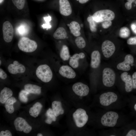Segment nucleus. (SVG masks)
<instances>
[{
  "label": "nucleus",
  "mask_w": 136,
  "mask_h": 136,
  "mask_svg": "<svg viewBox=\"0 0 136 136\" xmlns=\"http://www.w3.org/2000/svg\"><path fill=\"white\" fill-rule=\"evenodd\" d=\"M36 74L39 79L45 83L50 82L53 76L51 68L45 64L41 65L38 67L36 71Z\"/></svg>",
  "instance_id": "nucleus-1"
},
{
  "label": "nucleus",
  "mask_w": 136,
  "mask_h": 136,
  "mask_svg": "<svg viewBox=\"0 0 136 136\" xmlns=\"http://www.w3.org/2000/svg\"><path fill=\"white\" fill-rule=\"evenodd\" d=\"M18 45L20 50L26 52H33L37 47V44L35 41L26 37H22L19 40Z\"/></svg>",
  "instance_id": "nucleus-2"
},
{
  "label": "nucleus",
  "mask_w": 136,
  "mask_h": 136,
  "mask_svg": "<svg viewBox=\"0 0 136 136\" xmlns=\"http://www.w3.org/2000/svg\"><path fill=\"white\" fill-rule=\"evenodd\" d=\"M115 17V14L112 11L108 9L98 11L92 15L93 20L97 22H102L106 21H111Z\"/></svg>",
  "instance_id": "nucleus-3"
},
{
  "label": "nucleus",
  "mask_w": 136,
  "mask_h": 136,
  "mask_svg": "<svg viewBox=\"0 0 136 136\" xmlns=\"http://www.w3.org/2000/svg\"><path fill=\"white\" fill-rule=\"evenodd\" d=\"M73 116L76 125L79 128L84 126L87 122L88 119L86 111L82 108L77 109L73 113Z\"/></svg>",
  "instance_id": "nucleus-4"
},
{
  "label": "nucleus",
  "mask_w": 136,
  "mask_h": 136,
  "mask_svg": "<svg viewBox=\"0 0 136 136\" xmlns=\"http://www.w3.org/2000/svg\"><path fill=\"white\" fill-rule=\"evenodd\" d=\"M118 118V115L117 113L113 111H109L102 116L101 122L104 126L113 127L116 125Z\"/></svg>",
  "instance_id": "nucleus-5"
},
{
  "label": "nucleus",
  "mask_w": 136,
  "mask_h": 136,
  "mask_svg": "<svg viewBox=\"0 0 136 136\" xmlns=\"http://www.w3.org/2000/svg\"><path fill=\"white\" fill-rule=\"evenodd\" d=\"M103 82L104 85L107 87H111L114 84L116 75L114 71L111 69L106 67L103 72Z\"/></svg>",
  "instance_id": "nucleus-6"
},
{
  "label": "nucleus",
  "mask_w": 136,
  "mask_h": 136,
  "mask_svg": "<svg viewBox=\"0 0 136 136\" xmlns=\"http://www.w3.org/2000/svg\"><path fill=\"white\" fill-rule=\"evenodd\" d=\"M14 125L17 131H23L25 133H29L32 129V127L26 120L21 117H18L15 120Z\"/></svg>",
  "instance_id": "nucleus-7"
},
{
  "label": "nucleus",
  "mask_w": 136,
  "mask_h": 136,
  "mask_svg": "<svg viewBox=\"0 0 136 136\" xmlns=\"http://www.w3.org/2000/svg\"><path fill=\"white\" fill-rule=\"evenodd\" d=\"M2 30L5 41L7 43L11 42L14 35V29L12 24L9 21L5 22L3 24Z\"/></svg>",
  "instance_id": "nucleus-8"
},
{
  "label": "nucleus",
  "mask_w": 136,
  "mask_h": 136,
  "mask_svg": "<svg viewBox=\"0 0 136 136\" xmlns=\"http://www.w3.org/2000/svg\"><path fill=\"white\" fill-rule=\"evenodd\" d=\"M118 97L116 94L109 92L103 93L99 97L100 103L103 106H107L116 101Z\"/></svg>",
  "instance_id": "nucleus-9"
},
{
  "label": "nucleus",
  "mask_w": 136,
  "mask_h": 136,
  "mask_svg": "<svg viewBox=\"0 0 136 136\" xmlns=\"http://www.w3.org/2000/svg\"><path fill=\"white\" fill-rule=\"evenodd\" d=\"M72 89L74 92L77 95L84 96L89 93V89L86 85L81 82H77L72 86Z\"/></svg>",
  "instance_id": "nucleus-10"
},
{
  "label": "nucleus",
  "mask_w": 136,
  "mask_h": 136,
  "mask_svg": "<svg viewBox=\"0 0 136 136\" xmlns=\"http://www.w3.org/2000/svg\"><path fill=\"white\" fill-rule=\"evenodd\" d=\"M58 72L63 77L68 79H73L75 78L76 73L74 69L70 65H63L59 68Z\"/></svg>",
  "instance_id": "nucleus-11"
},
{
  "label": "nucleus",
  "mask_w": 136,
  "mask_h": 136,
  "mask_svg": "<svg viewBox=\"0 0 136 136\" xmlns=\"http://www.w3.org/2000/svg\"><path fill=\"white\" fill-rule=\"evenodd\" d=\"M101 50L104 56L108 58L111 56L114 53L115 47L111 41L107 40L104 41L101 45Z\"/></svg>",
  "instance_id": "nucleus-12"
},
{
  "label": "nucleus",
  "mask_w": 136,
  "mask_h": 136,
  "mask_svg": "<svg viewBox=\"0 0 136 136\" xmlns=\"http://www.w3.org/2000/svg\"><path fill=\"white\" fill-rule=\"evenodd\" d=\"M85 57V54L83 52L75 53L71 56L69 60V65L74 69H77L79 66L80 60Z\"/></svg>",
  "instance_id": "nucleus-13"
},
{
  "label": "nucleus",
  "mask_w": 136,
  "mask_h": 136,
  "mask_svg": "<svg viewBox=\"0 0 136 136\" xmlns=\"http://www.w3.org/2000/svg\"><path fill=\"white\" fill-rule=\"evenodd\" d=\"M8 70L10 73L16 74L24 73L25 71V68L23 65L15 60L13 61V63L8 65Z\"/></svg>",
  "instance_id": "nucleus-14"
},
{
  "label": "nucleus",
  "mask_w": 136,
  "mask_h": 136,
  "mask_svg": "<svg viewBox=\"0 0 136 136\" xmlns=\"http://www.w3.org/2000/svg\"><path fill=\"white\" fill-rule=\"evenodd\" d=\"M134 58L130 54H128L125 56L124 61L118 63L117 66V69L124 71H128L130 69V65L134 62Z\"/></svg>",
  "instance_id": "nucleus-15"
},
{
  "label": "nucleus",
  "mask_w": 136,
  "mask_h": 136,
  "mask_svg": "<svg viewBox=\"0 0 136 136\" xmlns=\"http://www.w3.org/2000/svg\"><path fill=\"white\" fill-rule=\"evenodd\" d=\"M59 12L62 15L67 16L72 13V9L68 0H59Z\"/></svg>",
  "instance_id": "nucleus-16"
},
{
  "label": "nucleus",
  "mask_w": 136,
  "mask_h": 136,
  "mask_svg": "<svg viewBox=\"0 0 136 136\" xmlns=\"http://www.w3.org/2000/svg\"><path fill=\"white\" fill-rule=\"evenodd\" d=\"M120 77L122 81L125 83L126 91L128 92H131L133 88L132 81L131 76L128 75L127 72H125L121 74Z\"/></svg>",
  "instance_id": "nucleus-17"
},
{
  "label": "nucleus",
  "mask_w": 136,
  "mask_h": 136,
  "mask_svg": "<svg viewBox=\"0 0 136 136\" xmlns=\"http://www.w3.org/2000/svg\"><path fill=\"white\" fill-rule=\"evenodd\" d=\"M91 59L90 65L93 69L97 68L100 64L101 55L99 52L98 50H94L91 54Z\"/></svg>",
  "instance_id": "nucleus-18"
},
{
  "label": "nucleus",
  "mask_w": 136,
  "mask_h": 136,
  "mask_svg": "<svg viewBox=\"0 0 136 136\" xmlns=\"http://www.w3.org/2000/svg\"><path fill=\"white\" fill-rule=\"evenodd\" d=\"M13 92L9 88L4 87L0 93V102L2 104H5L7 100L13 95Z\"/></svg>",
  "instance_id": "nucleus-19"
},
{
  "label": "nucleus",
  "mask_w": 136,
  "mask_h": 136,
  "mask_svg": "<svg viewBox=\"0 0 136 136\" xmlns=\"http://www.w3.org/2000/svg\"><path fill=\"white\" fill-rule=\"evenodd\" d=\"M52 107L53 113L56 117L64 113V110L62 107L61 103L60 101H53L52 103Z\"/></svg>",
  "instance_id": "nucleus-20"
},
{
  "label": "nucleus",
  "mask_w": 136,
  "mask_h": 136,
  "mask_svg": "<svg viewBox=\"0 0 136 136\" xmlns=\"http://www.w3.org/2000/svg\"><path fill=\"white\" fill-rule=\"evenodd\" d=\"M69 26L71 32L74 36L77 37L81 35V27L78 23L76 21H72L70 23Z\"/></svg>",
  "instance_id": "nucleus-21"
},
{
  "label": "nucleus",
  "mask_w": 136,
  "mask_h": 136,
  "mask_svg": "<svg viewBox=\"0 0 136 136\" xmlns=\"http://www.w3.org/2000/svg\"><path fill=\"white\" fill-rule=\"evenodd\" d=\"M24 90L30 93L39 94L41 93V87L36 85L26 84L24 85Z\"/></svg>",
  "instance_id": "nucleus-22"
},
{
  "label": "nucleus",
  "mask_w": 136,
  "mask_h": 136,
  "mask_svg": "<svg viewBox=\"0 0 136 136\" xmlns=\"http://www.w3.org/2000/svg\"><path fill=\"white\" fill-rule=\"evenodd\" d=\"M42 107L43 106L40 103L36 102L30 108L29 111L30 115L35 118L37 117L40 113Z\"/></svg>",
  "instance_id": "nucleus-23"
},
{
  "label": "nucleus",
  "mask_w": 136,
  "mask_h": 136,
  "mask_svg": "<svg viewBox=\"0 0 136 136\" xmlns=\"http://www.w3.org/2000/svg\"><path fill=\"white\" fill-rule=\"evenodd\" d=\"M60 58L63 61H66L69 60L71 56L68 47L66 45H63L59 53Z\"/></svg>",
  "instance_id": "nucleus-24"
},
{
  "label": "nucleus",
  "mask_w": 136,
  "mask_h": 136,
  "mask_svg": "<svg viewBox=\"0 0 136 136\" xmlns=\"http://www.w3.org/2000/svg\"><path fill=\"white\" fill-rule=\"evenodd\" d=\"M53 36L56 39H63L67 37V33L65 29L62 27L58 28L53 33Z\"/></svg>",
  "instance_id": "nucleus-25"
},
{
  "label": "nucleus",
  "mask_w": 136,
  "mask_h": 136,
  "mask_svg": "<svg viewBox=\"0 0 136 136\" xmlns=\"http://www.w3.org/2000/svg\"><path fill=\"white\" fill-rule=\"evenodd\" d=\"M17 101L16 99L13 97L9 98L5 103V107L7 111L10 114L13 113L14 109L13 106V104Z\"/></svg>",
  "instance_id": "nucleus-26"
},
{
  "label": "nucleus",
  "mask_w": 136,
  "mask_h": 136,
  "mask_svg": "<svg viewBox=\"0 0 136 136\" xmlns=\"http://www.w3.org/2000/svg\"><path fill=\"white\" fill-rule=\"evenodd\" d=\"M46 115L47 118L45 120V122L48 124H50L53 121H55L56 120V117L51 108H49L47 110Z\"/></svg>",
  "instance_id": "nucleus-27"
},
{
  "label": "nucleus",
  "mask_w": 136,
  "mask_h": 136,
  "mask_svg": "<svg viewBox=\"0 0 136 136\" xmlns=\"http://www.w3.org/2000/svg\"><path fill=\"white\" fill-rule=\"evenodd\" d=\"M29 31L28 26L25 24H21L16 29V31L18 33L22 36L27 34Z\"/></svg>",
  "instance_id": "nucleus-28"
},
{
  "label": "nucleus",
  "mask_w": 136,
  "mask_h": 136,
  "mask_svg": "<svg viewBox=\"0 0 136 136\" xmlns=\"http://www.w3.org/2000/svg\"><path fill=\"white\" fill-rule=\"evenodd\" d=\"M75 43L77 47L82 49L86 46V43L84 38L81 36L77 37L75 40Z\"/></svg>",
  "instance_id": "nucleus-29"
},
{
  "label": "nucleus",
  "mask_w": 136,
  "mask_h": 136,
  "mask_svg": "<svg viewBox=\"0 0 136 136\" xmlns=\"http://www.w3.org/2000/svg\"><path fill=\"white\" fill-rule=\"evenodd\" d=\"M29 93L25 90H21L19 94V98L22 102L26 103L28 101V95L29 94Z\"/></svg>",
  "instance_id": "nucleus-30"
},
{
  "label": "nucleus",
  "mask_w": 136,
  "mask_h": 136,
  "mask_svg": "<svg viewBox=\"0 0 136 136\" xmlns=\"http://www.w3.org/2000/svg\"><path fill=\"white\" fill-rule=\"evenodd\" d=\"M87 20L89 23L90 28V30L92 32H95L97 30L96 25L95 22L93 19L92 16H90L87 18Z\"/></svg>",
  "instance_id": "nucleus-31"
},
{
  "label": "nucleus",
  "mask_w": 136,
  "mask_h": 136,
  "mask_svg": "<svg viewBox=\"0 0 136 136\" xmlns=\"http://www.w3.org/2000/svg\"><path fill=\"white\" fill-rule=\"evenodd\" d=\"M130 32L129 29L126 27H123L120 31L119 35L120 36L123 38H125L129 37Z\"/></svg>",
  "instance_id": "nucleus-32"
},
{
  "label": "nucleus",
  "mask_w": 136,
  "mask_h": 136,
  "mask_svg": "<svg viewBox=\"0 0 136 136\" xmlns=\"http://www.w3.org/2000/svg\"><path fill=\"white\" fill-rule=\"evenodd\" d=\"M14 5L19 9L21 10L24 7L25 0H12Z\"/></svg>",
  "instance_id": "nucleus-33"
},
{
  "label": "nucleus",
  "mask_w": 136,
  "mask_h": 136,
  "mask_svg": "<svg viewBox=\"0 0 136 136\" xmlns=\"http://www.w3.org/2000/svg\"><path fill=\"white\" fill-rule=\"evenodd\" d=\"M44 18L46 23L42 25V27L44 29L46 28L47 29L50 28L51 26L49 22L51 20V17L48 16V17H44Z\"/></svg>",
  "instance_id": "nucleus-34"
},
{
  "label": "nucleus",
  "mask_w": 136,
  "mask_h": 136,
  "mask_svg": "<svg viewBox=\"0 0 136 136\" xmlns=\"http://www.w3.org/2000/svg\"><path fill=\"white\" fill-rule=\"evenodd\" d=\"M112 23L111 21H105L103 22L102 26L104 28H107L111 25Z\"/></svg>",
  "instance_id": "nucleus-35"
},
{
  "label": "nucleus",
  "mask_w": 136,
  "mask_h": 136,
  "mask_svg": "<svg viewBox=\"0 0 136 136\" xmlns=\"http://www.w3.org/2000/svg\"><path fill=\"white\" fill-rule=\"evenodd\" d=\"M127 43L129 45H136V36L129 38L127 41Z\"/></svg>",
  "instance_id": "nucleus-36"
},
{
  "label": "nucleus",
  "mask_w": 136,
  "mask_h": 136,
  "mask_svg": "<svg viewBox=\"0 0 136 136\" xmlns=\"http://www.w3.org/2000/svg\"><path fill=\"white\" fill-rule=\"evenodd\" d=\"M0 136H12V134L11 132L8 130L5 131H2L0 132Z\"/></svg>",
  "instance_id": "nucleus-37"
},
{
  "label": "nucleus",
  "mask_w": 136,
  "mask_h": 136,
  "mask_svg": "<svg viewBox=\"0 0 136 136\" xmlns=\"http://www.w3.org/2000/svg\"><path fill=\"white\" fill-rule=\"evenodd\" d=\"M132 81L133 88L134 89H136V72H135L132 76Z\"/></svg>",
  "instance_id": "nucleus-38"
},
{
  "label": "nucleus",
  "mask_w": 136,
  "mask_h": 136,
  "mask_svg": "<svg viewBox=\"0 0 136 136\" xmlns=\"http://www.w3.org/2000/svg\"><path fill=\"white\" fill-rule=\"evenodd\" d=\"M7 77L6 73L1 68L0 69V78L3 80L5 79Z\"/></svg>",
  "instance_id": "nucleus-39"
},
{
  "label": "nucleus",
  "mask_w": 136,
  "mask_h": 136,
  "mask_svg": "<svg viewBox=\"0 0 136 136\" xmlns=\"http://www.w3.org/2000/svg\"><path fill=\"white\" fill-rule=\"evenodd\" d=\"M126 136H136V130L131 129L129 130L126 135Z\"/></svg>",
  "instance_id": "nucleus-40"
},
{
  "label": "nucleus",
  "mask_w": 136,
  "mask_h": 136,
  "mask_svg": "<svg viewBox=\"0 0 136 136\" xmlns=\"http://www.w3.org/2000/svg\"><path fill=\"white\" fill-rule=\"evenodd\" d=\"M132 4L130 2H127L125 4V6L126 9L128 10H129L132 8Z\"/></svg>",
  "instance_id": "nucleus-41"
},
{
  "label": "nucleus",
  "mask_w": 136,
  "mask_h": 136,
  "mask_svg": "<svg viewBox=\"0 0 136 136\" xmlns=\"http://www.w3.org/2000/svg\"><path fill=\"white\" fill-rule=\"evenodd\" d=\"M131 27L133 31L136 34V22L132 23L131 25Z\"/></svg>",
  "instance_id": "nucleus-42"
},
{
  "label": "nucleus",
  "mask_w": 136,
  "mask_h": 136,
  "mask_svg": "<svg viewBox=\"0 0 136 136\" xmlns=\"http://www.w3.org/2000/svg\"><path fill=\"white\" fill-rule=\"evenodd\" d=\"M77 1H79V2L82 4H84L88 2L89 0H76Z\"/></svg>",
  "instance_id": "nucleus-43"
},
{
  "label": "nucleus",
  "mask_w": 136,
  "mask_h": 136,
  "mask_svg": "<svg viewBox=\"0 0 136 136\" xmlns=\"http://www.w3.org/2000/svg\"><path fill=\"white\" fill-rule=\"evenodd\" d=\"M128 2H130L131 3H134L135 0H127Z\"/></svg>",
  "instance_id": "nucleus-44"
},
{
  "label": "nucleus",
  "mask_w": 136,
  "mask_h": 136,
  "mask_svg": "<svg viewBox=\"0 0 136 136\" xmlns=\"http://www.w3.org/2000/svg\"><path fill=\"white\" fill-rule=\"evenodd\" d=\"M43 135L41 133H38L37 134V136H42Z\"/></svg>",
  "instance_id": "nucleus-45"
},
{
  "label": "nucleus",
  "mask_w": 136,
  "mask_h": 136,
  "mask_svg": "<svg viewBox=\"0 0 136 136\" xmlns=\"http://www.w3.org/2000/svg\"><path fill=\"white\" fill-rule=\"evenodd\" d=\"M134 110L136 111V103L135 105L134 106Z\"/></svg>",
  "instance_id": "nucleus-46"
},
{
  "label": "nucleus",
  "mask_w": 136,
  "mask_h": 136,
  "mask_svg": "<svg viewBox=\"0 0 136 136\" xmlns=\"http://www.w3.org/2000/svg\"><path fill=\"white\" fill-rule=\"evenodd\" d=\"M4 0H0V3L1 4L3 1Z\"/></svg>",
  "instance_id": "nucleus-47"
},
{
  "label": "nucleus",
  "mask_w": 136,
  "mask_h": 136,
  "mask_svg": "<svg viewBox=\"0 0 136 136\" xmlns=\"http://www.w3.org/2000/svg\"><path fill=\"white\" fill-rule=\"evenodd\" d=\"M134 3L136 5V0L134 1Z\"/></svg>",
  "instance_id": "nucleus-48"
},
{
  "label": "nucleus",
  "mask_w": 136,
  "mask_h": 136,
  "mask_svg": "<svg viewBox=\"0 0 136 136\" xmlns=\"http://www.w3.org/2000/svg\"><path fill=\"white\" fill-rule=\"evenodd\" d=\"M0 65H1V60H0Z\"/></svg>",
  "instance_id": "nucleus-49"
},
{
  "label": "nucleus",
  "mask_w": 136,
  "mask_h": 136,
  "mask_svg": "<svg viewBox=\"0 0 136 136\" xmlns=\"http://www.w3.org/2000/svg\"><path fill=\"white\" fill-rule=\"evenodd\" d=\"M110 136H115V135H110Z\"/></svg>",
  "instance_id": "nucleus-50"
},
{
  "label": "nucleus",
  "mask_w": 136,
  "mask_h": 136,
  "mask_svg": "<svg viewBox=\"0 0 136 136\" xmlns=\"http://www.w3.org/2000/svg\"></svg>",
  "instance_id": "nucleus-51"
}]
</instances>
